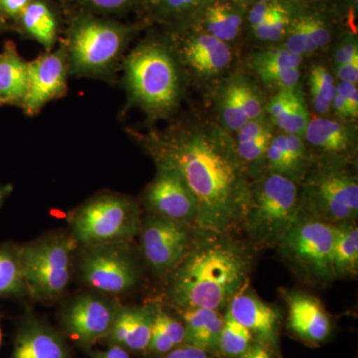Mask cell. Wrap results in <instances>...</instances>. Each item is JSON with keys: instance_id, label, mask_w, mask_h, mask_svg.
I'll return each instance as SVG.
<instances>
[{"instance_id": "obj_15", "label": "cell", "mask_w": 358, "mask_h": 358, "mask_svg": "<svg viewBox=\"0 0 358 358\" xmlns=\"http://www.w3.org/2000/svg\"><path fill=\"white\" fill-rule=\"evenodd\" d=\"M216 108L226 131L236 133L244 124L263 117L266 110L262 93L243 75L228 78L216 95Z\"/></svg>"}, {"instance_id": "obj_26", "label": "cell", "mask_w": 358, "mask_h": 358, "mask_svg": "<svg viewBox=\"0 0 358 358\" xmlns=\"http://www.w3.org/2000/svg\"><path fill=\"white\" fill-rule=\"evenodd\" d=\"M28 62L8 42L0 53V103H21L27 86Z\"/></svg>"}, {"instance_id": "obj_40", "label": "cell", "mask_w": 358, "mask_h": 358, "mask_svg": "<svg viewBox=\"0 0 358 358\" xmlns=\"http://www.w3.org/2000/svg\"><path fill=\"white\" fill-rule=\"evenodd\" d=\"M171 339L154 322L147 350L152 355H166L176 348Z\"/></svg>"}, {"instance_id": "obj_3", "label": "cell", "mask_w": 358, "mask_h": 358, "mask_svg": "<svg viewBox=\"0 0 358 358\" xmlns=\"http://www.w3.org/2000/svg\"><path fill=\"white\" fill-rule=\"evenodd\" d=\"M173 49L150 38L131 52L126 62V82L136 105L155 117L169 114L180 96V75Z\"/></svg>"}, {"instance_id": "obj_39", "label": "cell", "mask_w": 358, "mask_h": 358, "mask_svg": "<svg viewBox=\"0 0 358 358\" xmlns=\"http://www.w3.org/2000/svg\"><path fill=\"white\" fill-rule=\"evenodd\" d=\"M154 322L171 339L174 345L179 346L185 343V329L182 322L171 317L162 306L157 305Z\"/></svg>"}, {"instance_id": "obj_43", "label": "cell", "mask_w": 358, "mask_h": 358, "mask_svg": "<svg viewBox=\"0 0 358 358\" xmlns=\"http://www.w3.org/2000/svg\"><path fill=\"white\" fill-rule=\"evenodd\" d=\"M164 358H208L207 353L201 348L192 345H179L166 353Z\"/></svg>"}, {"instance_id": "obj_20", "label": "cell", "mask_w": 358, "mask_h": 358, "mask_svg": "<svg viewBox=\"0 0 358 358\" xmlns=\"http://www.w3.org/2000/svg\"><path fill=\"white\" fill-rule=\"evenodd\" d=\"M13 358H71L64 339L43 320L27 315L16 334Z\"/></svg>"}, {"instance_id": "obj_49", "label": "cell", "mask_w": 358, "mask_h": 358, "mask_svg": "<svg viewBox=\"0 0 358 358\" xmlns=\"http://www.w3.org/2000/svg\"><path fill=\"white\" fill-rule=\"evenodd\" d=\"M11 190H13V188H11L10 185L1 186V187H0V206L3 203L4 199L8 196Z\"/></svg>"}, {"instance_id": "obj_31", "label": "cell", "mask_w": 358, "mask_h": 358, "mask_svg": "<svg viewBox=\"0 0 358 358\" xmlns=\"http://www.w3.org/2000/svg\"><path fill=\"white\" fill-rule=\"evenodd\" d=\"M305 0H292L288 6L248 30L252 38L261 43H281L294 16Z\"/></svg>"}, {"instance_id": "obj_19", "label": "cell", "mask_w": 358, "mask_h": 358, "mask_svg": "<svg viewBox=\"0 0 358 358\" xmlns=\"http://www.w3.org/2000/svg\"><path fill=\"white\" fill-rule=\"evenodd\" d=\"M247 8L248 4L238 0H206L192 27L233 43L246 31Z\"/></svg>"}, {"instance_id": "obj_12", "label": "cell", "mask_w": 358, "mask_h": 358, "mask_svg": "<svg viewBox=\"0 0 358 358\" xmlns=\"http://www.w3.org/2000/svg\"><path fill=\"white\" fill-rule=\"evenodd\" d=\"M141 251L157 275H167L192 248L189 224L148 214L141 219Z\"/></svg>"}, {"instance_id": "obj_2", "label": "cell", "mask_w": 358, "mask_h": 358, "mask_svg": "<svg viewBox=\"0 0 358 358\" xmlns=\"http://www.w3.org/2000/svg\"><path fill=\"white\" fill-rule=\"evenodd\" d=\"M248 261L234 244L208 238L193 245L180 263L169 273L166 296L180 310L225 307L247 279Z\"/></svg>"}, {"instance_id": "obj_1", "label": "cell", "mask_w": 358, "mask_h": 358, "mask_svg": "<svg viewBox=\"0 0 358 358\" xmlns=\"http://www.w3.org/2000/svg\"><path fill=\"white\" fill-rule=\"evenodd\" d=\"M148 148L157 164L173 167L187 183L199 204L200 230L220 235L242 220L249 185L225 129H176L152 136Z\"/></svg>"}, {"instance_id": "obj_5", "label": "cell", "mask_w": 358, "mask_h": 358, "mask_svg": "<svg viewBox=\"0 0 358 358\" xmlns=\"http://www.w3.org/2000/svg\"><path fill=\"white\" fill-rule=\"evenodd\" d=\"M79 244L70 231H54L20 246L21 268L28 296L52 303L69 288Z\"/></svg>"}, {"instance_id": "obj_36", "label": "cell", "mask_w": 358, "mask_h": 358, "mask_svg": "<svg viewBox=\"0 0 358 358\" xmlns=\"http://www.w3.org/2000/svg\"><path fill=\"white\" fill-rule=\"evenodd\" d=\"M222 327L223 317L217 313L187 345L201 348L206 352L215 350L219 345Z\"/></svg>"}, {"instance_id": "obj_50", "label": "cell", "mask_w": 358, "mask_h": 358, "mask_svg": "<svg viewBox=\"0 0 358 358\" xmlns=\"http://www.w3.org/2000/svg\"><path fill=\"white\" fill-rule=\"evenodd\" d=\"M260 1H272V0H247L248 4L253 3V2H260Z\"/></svg>"}, {"instance_id": "obj_33", "label": "cell", "mask_w": 358, "mask_h": 358, "mask_svg": "<svg viewBox=\"0 0 358 358\" xmlns=\"http://www.w3.org/2000/svg\"><path fill=\"white\" fill-rule=\"evenodd\" d=\"M251 331L238 322L229 313L223 317V327L218 348L230 357H242L251 346Z\"/></svg>"}, {"instance_id": "obj_25", "label": "cell", "mask_w": 358, "mask_h": 358, "mask_svg": "<svg viewBox=\"0 0 358 358\" xmlns=\"http://www.w3.org/2000/svg\"><path fill=\"white\" fill-rule=\"evenodd\" d=\"M206 0H147L145 10L174 35L192 28Z\"/></svg>"}, {"instance_id": "obj_51", "label": "cell", "mask_w": 358, "mask_h": 358, "mask_svg": "<svg viewBox=\"0 0 358 358\" xmlns=\"http://www.w3.org/2000/svg\"><path fill=\"white\" fill-rule=\"evenodd\" d=\"M2 343V333H1V327H0V345H1Z\"/></svg>"}, {"instance_id": "obj_10", "label": "cell", "mask_w": 358, "mask_h": 358, "mask_svg": "<svg viewBox=\"0 0 358 358\" xmlns=\"http://www.w3.org/2000/svg\"><path fill=\"white\" fill-rule=\"evenodd\" d=\"M338 162H327L306 180L301 206L327 223L355 222L358 215L357 176Z\"/></svg>"}, {"instance_id": "obj_11", "label": "cell", "mask_w": 358, "mask_h": 358, "mask_svg": "<svg viewBox=\"0 0 358 358\" xmlns=\"http://www.w3.org/2000/svg\"><path fill=\"white\" fill-rule=\"evenodd\" d=\"M121 306L115 296L93 289L81 292L63 306L61 326L71 339L91 348L107 338Z\"/></svg>"}, {"instance_id": "obj_48", "label": "cell", "mask_w": 358, "mask_h": 358, "mask_svg": "<svg viewBox=\"0 0 358 358\" xmlns=\"http://www.w3.org/2000/svg\"><path fill=\"white\" fill-rule=\"evenodd\" d=\"M329 1L338 7V10H341V13H346V11L357 8V0H329Z\"/></svg>"}, {"instance_id": "obj_52", "label": "cell", "mask_w": 358, "mask_h": 358, "mask_svg": "<svg viewBox=\"0 0 358 358\" xmlns=\"http://www.w3.org/2000/svg\"><path fill=\"white\" fill-rule=\"evenodd\" d=\"M238 1L245 2V3L248 4V2H247V0H238ZM248 6H249V4H248Z\"/></svg>"}, {"instance_id": "obj_34", "label": "cell", "mask_w": 358, "mask_h": 358, "mask_svg": "<svg viewBox=\"0 0 358 358\" xmlns=\"http://www.w3.org/2000/svg\"><path fill=\"white\" fill-rule=\"evenodd\" d=\"M266 159L270 173L280 174L299 182L287 150L286 134L281 133L273 136L266 152Z\"/></svg>"}, {"instance_id": "obj_17", "label": "cell", "mask_w": 358, "mask_h": 358, "mask_svg": "<svg viewBox=\"0 0 358 358\" xmlns=\"http://www.w3.org/2000/svg\"><path fill=\"white\" fill-rule=\"evenodd\" d=\"M303 140L329 162L348 159L357 147V129L352 122L317 115L310 117Z\"/></svg>"}, {"instance_id": "obj_14", "label": "cell", "mask_w": 358, "mask_h": 358, "mask_svg": "<svg viewBox=\"0 0 358 358\" xmlns=\"http://www.w3.org/2000/svg\"><path fill=\"white\" fill-rule=\"evenodd\" d=\"M68 67L67 52L63 49L28 62L27 86L20 103L25 114H38L47 103L64 95Z\"/></svg>"}, {"instance_id": "obj_45", "label": "cell", "mask_w": 358, "mask_h": 358, "mask_svg": "<svg viewBox=\"0 0 358 358\" xmlns=\"http://www.w3.org/2000/svg\"><path fill=\"white\" fill-rule=\"evenodd\" d=\"M31 1L32 0H0V9L7 15L20 17Z\"/></svg>"}, {"instance_id": "obj_38", "label": "cell", "mask_w": 358, "mask_h": 358, "mask_svg": "<svg viewBox=\"0 0 358 358\" xmlns=\"http://www.w3.org/2000/svg\"><path fill=\"white\" fill-rule=\"evenodd\" d=\"M286 134L287 150L298 181L303 178L307 166V148L303 136Z\"/></svg>"}, {"instance_id": "obj_7", "label": "cell", "mask_w": 358, "mask_h": 358, "mask_svg": "<svg viewBox=\"0 0 358 358\" xmlns=\"http://www.w3.org/2000/svg\"><path fill=\"white\" fill-rule=\"evenodd\" d=\"M136 27L94 16H82L71 26L68 65L80 75H100L119 60Z\"/></svg>"}, {"instance_id": "obj_47", "label": "cell", "mask_w": 358, "mask_h": 358, "mask_svg": "<svg viewBox=\"0 0 358 358\" xmlns=\"http://www.w3.org/2000/svg\"><path fill=\"white\" fill-rule=\"evenodd\" d=\"M241 358H272L262 345H251Z\"/></svg>"}, {"instance_id": "obj_9", "label": "cell", "mask_w": 358, "mask_h": 358, "mask_svg": "<svg viewBox=\"0 0 358 358\" xmlns=\"http://www.w3.org/2000/svg\"><path fill=\"white\" fill-rule=\"evenodd\" d=\"M334 237V224L301 210L280 241V252L291 267L308 281L329 284L336 279L331 261Z\"/></svg>"}, {"instance_id": "obj_41", "label": "cell", "mask_w": 358, "mask_h": 358, "mask_svg": "<svg viewBox=\"0 0 358 358\" xmlns=\"http://www.w3.org/2000/svg\"><path fill=\"white\" fill-rule=\"evenodd\" d=\"M336 93L339 94L348 103L350 112L355 117H358V88L357 84L346 83L339 81L336 84Z\"/></svg>"}, {"instance_id": "obj_6", "label": "cell", "mask_w": 358, "mask_h": 358, "mask_svg": "<svg viewBox=\"0 0 358 358\" xmlns=\"http://www.w3.org/2000/svg\"><path fill=\"white\" fill-rule=\"evenodd\" d=\"M70 233L79 245L129 242L140 234V208L119 193H101L70 214Z\"/></svg>"}, {"instance_id": "obj_44", "label": "cell", "mask_w": 358, "mask_h": 358, "mask_svg": "<svg viewBox=\"0 0 358 358\" xmlns=\"http://www.w3.org/2000/svg\"><path fill=\"white\" fill-rule=\"evenodd\" d=\"M331 110H334V115L341 121L352 122L355 121V117L350 112V107L345 99L343 98L339 94L336 93L334 95L333 103H331Z\"/></svg>"}, {"instance_id": "obj_35", "label": "cell", "mask_w": 358, "mask_h": 358, "mask_svg": "<svg viewBox=\"0 0 358 358\" xmlns=\"http://www.w3.org/2000/svg\"><path fill=\"white\" fill-rule=\"evenodd\" d=\"M331 47V57L334 67L346 64L358 59L357 33L345 30L336 37Z\"/></svg>"}, {"instance_id": "obj_18", "label": "cell", "mask_w": 358, "mask_h": 358, "mask_svg": "<svg viewBox=\"0 0 358 358\" xmlns=\"http://www.w3.org/2000/svg\"><path fill=\"white\" fill-rule=\"evenodd\" d=\"M303 59L280 44L252 54L249 65L267 88L278 92L298 87Z\"/></svg>"}, {"instance_id": "obj_4", "label": "cell", "mask_w": 358, "mask_h": 358, "mask_svg": "<svg viewBox=\"0 0 358 358\" xmlns=\"http://www.w3.org/2000/svg\"><path fill=\"white\" fill-rule=\"evenodd\" d=\"M301 210L296 182L280 174L268 173L249 185L242 220L254 243L272 247L279 245Z\"/></svg>"}, {"instance_id": "obj_8", "label": "cell", "mask_w": 358, "mask_h": 358, "mask_svg": "<svg viewBox=\"0 0 358 358\" xmlns=\"http://www.w3.org/2000/svg\"><path fill=\"white\" fill-rule=\"evenodd\" d=\"M75 271L90 289L112 296L129 293L141 277L138 258L129 242L79 245Z\"/></svg>"}, {"instance_id": "obj_23", "label": "cell", "mask_w": 358, "mask_h": 358, "mask_svg": "<svg viewBox=\"0 0 358 358\" xmlns=\"http://www.w3.org/2000/svg\"><path fill=\"white\" fill-rule=\"evenodd\" d=\"M228 313L263 343L275 345L279 313L253 292L241 289L230 301Z\"/></svg>"}, {"instance_id": "obj_21", "label": "cell", "mask_w": 358, "mask_h": 358, "mask_svg": "<svg viewBox=\"0 0 358 358\" xmlns=\"http://www.w3.org/2000/svg\"><path fill=\"white\" fill-rule=\"evenodd\" d=\"M157 303L121 306L108 334L110 345L133 352H145L150 343Z\"/></svg>"}, {"instance_id": "obj_46", "label": "cell", "mask_w": 358, "mask_h": 358, "mask_svg": "<svg viewBox=\"0 0 358 358\" xmlns=\"http://www.w3.org/2000/svg\"><path fill=\"white\" fill-rule=\"evenodd\" d=\"M93 358H131L128 350L122 346L110 345L108 350L94 353Z\"/></svg>"}, {"instance_id": "obj_22", "label": "cell", "mask_w": 358, "mask_h": 358, "mask_svg": "<svg viewBox=\"0 0 358 358\" xmlns=\"http://www.w3.org/2000/svg\"><path fill=\"white\" fill-rule=\"evenodd\" d=\"M288 324L296 336L310 343H322L331 331V320L315 296L303 292L287 294Z\"/></svg>"}, {"instance_id": "obj_42", "label": "cell", "mask_w": 358, "mask_h": 358, "mask_svg": "<svg viewBox=\"0 0 358 358\" xmlns=\"http://www.w3.org/2000/svg\"><path fill=\"white\" fill-rule=\"evenodd\" d=\"M334 71H336L339 81L357 85L358 59H355V60L350 61L346 64L336 66Z\"/></svg>"}, {"instance_id": "obj_37", "label": "cell", "mask_w": 358, "mask_h": 358, "mask_svg": "<svg viewBox=\"0 0 358 358\" xmlns=\"http://www.w3.org/2000/svg\"><path fill=\"white\" fill-rule=\"evenodd\" d=\"M84 6L100 13H124L145 9L147 0H81Z\"/></svg>"}, {"instance_id": "obj_27", "label": "cell", "mask_w": 358, "mask_h": 358, "mask_svg": "<svg viewBox=\"0 0 358 358\" xmlns=\"http://www.w3.org/2000/svg\"><path fill=\"white\" fill-rule=\"evenodd\" d=\"M331 261L336 279L357 274L358 229L355 222L334 225Z\"/></svg>"}, {"instance_id": "obj_24", "label": "cell", "mask_w": 358, "mask_h": 358, "mask_svg": "<svg viewBox=\"0 0 358 358\" xmlns=\"http://www.w3.org/2000/svg\"><path fill=\"white\" fill-rule=\"evenodd\" d=\"M266 110L282 133L303 136L310 121L307 103L298 87L278 91L268 100Z\"/></svg>"}, {"instance_id": "obj_29", "label": "cell", "mask_w": 358, "mask_h": 358, "mask_svg": "<svg viewBox=\"0 0 358 358\" xmlns=\"http://www.w3.org/2000/svg\"><path fill=\"white\" fill-rule=\"evenodd\" d=\"M20 17L24 31L46 50H50L57 36V20L48 6L40 0H32Z\"/></svg>"}, {"instance_id": "obj_16", "label": "cell", "mask_w": 358, "mask_h": 358, "mask_svg": "<svg viewBox=\"0 0 358 358\" xmlns=\"http://www.w3.org/2000/svg\"><path fill=\"white\" fill-rule=\"evenodd\" d=\"M176 36L181 38L179 53L185 64L200 77L217 76L229 67L233 56L231 44L194 27Z\"/></svg>"}, {"instance_id": "obj_28", "label": "cell", "mask_w": 358, "mask_h": 358, "mask_svg": "<svg viewBox=\"0 0 358 358\" xmlns=\"http://www.w3.org/2000/svg\"><path fill=\"white\" fill-rule=\"evenodd\" d=\"M235 150L242 162L254 164L266 157V152L273 138L272 124L265 115L252 120L236 131Z\"/></svg>"}, {"instance_id": "obj_30", "label": "cell", "mask_w": 358, "mask_h": 358, "mask_svg": "<svg viewBox=\"0 0 358 358\" xmlns=\"http://www.w3.org/2000/svg\"><path fill=\"white\" fill-rule=\"evenodd\" d=\"M25 296L28 293L21 268L20 246L0 244V298Z\"/></svg>"}, {"instance_id": "obj_32", "label": "cell", "mask_w": 358, "mask_h": 358, "mask_svg": "<svg viewBox=\"0 0 358 358\" xmlns=\"http://www.w3.org/2000/svg\"><path fill=\"white\" fill-rule=\"evenodd\" d=\"M310 98L317 115L326 117L331 112L336 83L329 69L322 65L313 66L308 77Z\"/></svg>"}, {"instance_id": "obj_13", "label": "cell", "mask_w": 358, "mask_h": 358, "mask_svg": "<svg viewBox=\"0 0 358 358\" xmlns=\"http://www.w3.org/2000/svg\"><path fill=\"white\" fill-rule=\"evenodd\" d=\"M157 176L145 192L150 214L186 224L196 222L199 204L185 179L173 169L157 164Z\"/></svg>"}]
</instances>
